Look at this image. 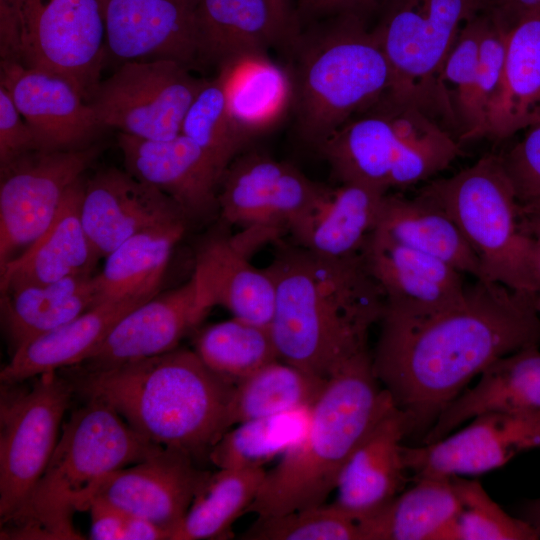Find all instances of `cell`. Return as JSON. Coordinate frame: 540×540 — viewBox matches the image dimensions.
<instances>
[{
	"mask_svg": "<svg viewBox=\"0 0 540 540\" xmlns=\"http://www.w3.org/2000/svg\"><path fill=\"white\" fill-rule=\"evenodd\" d=\"M535 296L475 279L460 301L432 314L412 318L383 310L372 366L395 405L409 415L412 433L426 435L495 360L540 345Z\"/></svg>",
	"mask_w": 540,
	"mask_h": 540,
	"instance_id": "obj_1",
	"label": "cell"
},
{
	"mask_svg": "<svg viewBox=\"0 0 540 540\" xmlns=\"http://www.w3.org/2000/svg\"><path fill=\"white\" fill-rule=\"evenodd\" d=\"M265 269L275 287L269 328L280 360L328 380L368 350L385 297L362 257L330 258L281 243Z\"/></svg>",
	"mask_w": 540,
	"mask_h": 540,
	"instance_id": "obj_2",
	"label": "cell"
},
{
	"mask_svg": "<svg viewBox=\"0 0 540 540\" xmlns=\"http://www.w3.org/2000/svg\"><path fill=\"white\" fill-rule=\"evenodd\" d=\"M65 377L86 398L109 404L146 440L207 454L229 428L236 384L207 367L193 350L167 353L107 368L71 366Z\"/></svg>",
	"mask_w": 540,
	"mask_h": 540,
	"instance_id": "obj_3",
	"label": "cell"
},
{
	"mask_svg": "<svg viewBox=\"0 0 540 540\" xmlns=\"http://www.w3.org/2000/svg\"><path fill=\"white\" fill-rule=\"evenodd\" d=\"M394 405L369 350L352 358L328 379L304 437L266 472L245 513L268 517L325 504L352 454Z\"/></svg>",
	"mask_w": 540,
	"mask_h": 540,
	"instance_id": "obj_4",
	"label": "cell"
},
{
	"mask_svg": "<svg viewBox=\"0 0 540 540\" xmlns=\"http://www.w3.org/2000/svg\"><path fill=\"white\" fill-rule=\"evenodd\" d=\"M87 400L63 425L24 506L1 525L2 539H82L73 514L88 510L102 480L163 448L136 432L109 404Z\"/></svg>",
	"mask_w": 540,
	"mask_h": 540,
	"instance_id": "obj_5",
	"label": "cell"
},
{
	"mask_svg": "<svg viewBox=\"0 0 540 540\" xmlns=\"http://www.w3.org/2000/svg\"><path fill=\"white\" fill-rule=\"evenodd\" d=\"M317 150L340 183L384 194L428 182L463 154L462 144L440 120L388 92Z\"/></svg>",
	"mask_w": 540,
	"mask_h": 540,
	"instance_id": "obj_6",
	"label": "cell"
},
{
	"mask_svg": "<svg viewBox=\"0 0 540 540\" xmlns=\"http://www.w3.org/2000/svg\"><path fill=\"white\" fill-rule=\"evenodd\" d=\"M291 82L299 134L318 149L390 90L392 73L373 28L359 13L342 12L307 42Z\"/></svg>",
	"mask_w": 540,
	"mask_h": 540,
	"instance_id": "obj_7",
	"label": "cell"
},
{
	"mask_svg": "<svg viewBox=\"0 0 540 540\" xmlns=\"http://www.w3.org/2000/svg\"><path fill=\"white\" fill-rule=\"evenodd\" d=\"M456 223L479 260V279L514 291L540 292L533 266L534 238L525 230L524 213L498 154L419 190Z\"/></svg>",
	"mask_w": 540,
	"mask_h": 540,
	"instance_id": "obj_8",
	"label": "cell"
},
{
	"mask_svg": "<svg viewBox=\"0 0 540 540\" xmlns=\"http://www.w3.org/2000/svg\"><path fill=\"white\" fill-rule=\"evenodd\" d=\"M0 52L66 78L89 103L108 52L101 0H0Z\"/></svg>",
	"mask_w": 540,
	"mask_h": 540,
	"instance_id": "obj_9",
	"label": "cell"
},
{
	"mask_svg": "<svg viewBox=\"0 0 540 540\" xmlns=\"http://www.w3.org/2000/svg\"><path fill=\"white\" fill-rule=\"evenodd\" d=\"M373 28L392 73L388 93L410 101L452 133L439 75L464 24L486 10V0H386Z\"/></svg>",
	"mask_w": 540,
	"mask_h": 540,
	"instance_id": "obj_10",
	"label": "cell"
},
{
	"mask_svg": "<svg viewBox=\"0 0 540 540\" xmlns=\"http://www.w3.org/2000/svg\"><path fill=\"white\" fill-rule=\"evenodd\" d=\"M33 379L28 387L22 382L1 383V525L20 511L42 476L74 392L58 371Z\"/></svg>",
	"mask_w": 540,
	"mask_h": 540,
	"instance_id": "obj_11",
	"label": "cell"
},
{
	"mask_svg": "<svg viewBox=\"0 0 540 540\" xmlns=\"http://www.w3.org/2000/svg\"><path fill=\"white\" fill-rule=\"evenodd\" d=\"M206 81L171 59L125 61L100 82L89 104L101 127L168 140L181 134L185 115Z\"/></svg>",
	"mask_w": 540,
	"mask_h": 540,
	"instance_id": "obj_12",
	"label": "cell"
},
{
	"mask_svg": "<svg viewBox=\"0 0 540 540\" xmlns=\"http://www.w3.org/2000/svg\"><path fill=\"white\" fill-rule=\"evenodd\" d=\"M321 188L288 163L248 153L236 157L221 177L218 214L241 228L235 237L253 253L288 233Z\"/></svg>",
	"mask_w": 540,
	"mask_h": 540,
	"instance_id": "obj_13",
	"label": "cell"
},
{
	"mask_svg": "<svg viewBox=\"0 0 540 540\" xmlns=\"http://www.w3.org/2000/svg\"><path fill=\"white\" fill-rule=\"evenodd\" d=\"M99 152L90 145L33 150L0 167V268L48 228L70 187Z\"/></svg>",
	"mask_w": 540,
	"mask_h": 540,
	"instance_id": "obj_14",
	"label": "cell"
},
{
	"mask_svg": "<svg viewBox=\"0 0 540 540\" xmlns=\"http://www.w3.org/2000/svg\"><path fill=\"white\" fill-rule=\"evenodd\" d=\"M540 448V411H489L463 429L420 446H403L412 480L489 472L518 454Z\"/></svg>",
	"mask_w": 540,
	"mask_h": 540,
	"instance_id": "obj_15",
	"label": "cell"
},
{
	"mask_svg": "<svg viewBox=\"0 0 540 540\" xmlns=\"http://www.w3.org/2000/svg\"><path fill=\"white\" fill-rule=\"evenodd\" d=\"M212 307L211 298L193 271L185 283L158 293L125 314L104 340L74 366L101 369L172 351Z\"/></svg>",
	"mask_w": 540,
	"mask_h": 540,
	"instance_id": "obj_16",
	"label": "cell"
},
{
	"mask_svg": "<svg viewBox=\"0 0 540 540\" xmlns=\"http://www.w3.org/2000/svg\"><path fill=\"white\" fill-rule=\"evenodd\" d=\"M193 459L184 451L163 447L108 475L98 485L91 502L102 501L148 520L163 529L170 540L211 476L199 470Z\"/></svg>",
	"mask_w": 540,
	"mask_h": 540,
	"instance_id": "obj_17",
	"label": "cell"
},
{
	"mask_svg": "<svg viewBox=\"0 0 540 540\" xmlns=\"http://www.w3.org/2000/svg\"><path fill=\"white\" fill-rule=\"evenodd\" d=\"M362 260L384 294V310L399 316L432 314L457 303L466 292L463 273L377 228L363 250Z\"/></svg>",
	"mask_w": 540,
	"mask_h": 540,
	"instance_id": "obj_18",
	"label": "cell"
},
{
	"mask_svg": "<svg viewBox=\"0 0 540 540\" xmlns=\"http://www.w3.org/2000/svg\"><path fill=\"white\" fill-rule=\"evenodd\" d=\"M81 218L94 249L104 258L137 233L189 223L171 197L116 168L99 171L85 181Z\"/></svg>",
	"mask_w": 540,
	"mask_h": 540,
	"instance_id": "obj_19",
	"label": "cell"
},
{
	"mask_svg": "<svg viewBox=\"0 0 540 540\" xmlns=\"http://www.w3.org/2000/svg\"><path fill=\"white\" fill-rule=\"evenodd\" d=\"M106 45L125 61L200 60L196 0H101Z\"/></svg>",
	"mask_w": 540,
	"mask_h": 540,
	"instance_id": "obj_20",
	"label": "cell"
},
{
	"mask_svg": "<svg viewBox=\"0 0 540 540\" xmlns=\"http://www.w3.org/2000/svg\"><path fill=\"white\" fill-rule=\"evenodd\" d=\"M0 85L30 127L38 150L87 147L102 128L91 105L60 75L1 60Z\"/></svg>",
	"mask_w": 540,
	"mask_h": 540,
	"instance_id": "obj_21",
	"label": "cell"
},
{
	"mask_svg": "<svg viewBox=\"0 0 540 540\" xmlns=\"http://www.w3.org/2000/svg\"><path fill=\"white\" fill-rule=\"evenodd\" d=\"M118 145L126 171L171 197L189 222L218 212L221 173L206 152L189 137L147 140L120 132Z\"/></svg>",
	"mask_w": 540,
	"mask_h": 540,
	"instance_id": "obj_22",
	"label": "cell"
},
{
	"mask_svg": "<svg viewBox=\"0 0 540 540\" xmlns=\"http://www.w3.org/2000/svg\"><path fill=\"white\" fill-rule=\"evenodd\" d=\"M410 433L409 415L394 405L350 457L332 504L357 523L387 506L412 480L402 452L403 440Z\"/></svg>",
	"mask_w": 540,
	"mask_h": 540,
	"instance_id": "obj_23",
	"label": "cell"
},
{
	"mask_svg": "<svg viewBox=\"0 0 540 540\" xmlns=\"http://www.w3.org/2000/svg\"><path fill=\"white\" fill-rule=\"evenodd\" d=\"M386 194L355 183L322 186L290 226L292 243L330 258L362 257L375 230Z\"/></svg>",
	"mask_w": 540,
	"mask_h": 540,
	"instance_id": "obj_24",
	"label": "cell"
},
{
	"mask_svg": "<svg viewBox=\"0 0 540 540\" xmlns=\"http://www.w3.org/2000/svg\"><path fill=\"white\" fill-rule=\"evenodd\" d=\"M85 180L74 183L48 228L20 255L0 268V292L93 273L101 258L82 223Z\"/></svg>",
	"mask_w": 540,
	"mask_h": 540,
	"instance_id": "obj_25",
	"label": "cell"
},
{
	"mask_svg": "<svg viewBox=\"0 0 540 540\" xmlns=\"http://www.w3.org/2000/svg\"><path fill=\"white\" fill-rule=\"evenodd\" d=\"M250 254L233 235L214 233L198 245L194 272L214 306L233 317L269 327L275 303V287L266 269L249 261Z\"/></svg>",
	"mask_w": 540,
	"mask_h": 540,
	"instance_id": "obj_26",
	"label": "cell"
},
{
	"mask_svg": "<svg viewBox=\"0 0 540 540\" xmlns=\"http://www.w3.org/2000/svg\"><path fill=\"white\" fill-rule=\"evenodd\" d=\"M489 411H540L539 345L519 349L485 368L478 383L441 412L422 444L437 441L460 424Z\"/></svg>",
	"mask_w": 540,
	"mask_h": 540,
	"instance_id": "obj_27",
	"label": "cell"
},
{
	"mask_svg": "<svg viewBox=\"0 0 540 540\" xmlns=\"http://www.w3.org/2000/svg\"><path fill=\"white\" fill-rule=\"evenodd\" d=\"M540 121V14L509 30L503 72L487 114L486 138L507 140Z\"/></svg>",
	"mask_w": 540,
	"mask_h": 540,
	"instance_id": "obj_28",
	"label": "cell"
},
{
	"mask_svg": "<svg viewBox=\"0 0 540 540\" xmlns=\"http://www.w3.org/2000/svg\"><path fill=\"white\" fill-rule=\"evenodd\" d=\"M145 301L98 304L72 321L24 344L2 368V384L26 381L82 362L129 311Z\"/></svg>",
	"mask_w": 540,
	"mask_h": 540,
	"instance_id": "obj_29",
	"label": "cell"
},
{
	"mask_svg": "<svg viewBox=\"0 0 540 540\" xmlns=\"http://www.w3.org/2000/svg\"><path fill=\"white\" fill-rule=\"evenodd\" d=\"M377 229L395 241L440 259L464 275L481 276L479 260L453 219L417 193L384 196Z\"/></svg>",
	"mask_w": 540,
	"mask_h": 540,
	"instance_id": "obj_30",
	"label": "cell"
},
{
	"mask_svg": "<svg viewBox=\"0 0 540 540\" xmlns=\"http://www.w3.org/2000/svg\"><path fill=\"white\" fill-rule=\"evenodd\" d=\"M94 274L1 291V323L12 354L96 306Z\"/></svg>",
	"mask_w": 540,
	"mask_h": 540,
	"instance_id": "obj_31",
	"label": "cell"
},
{
	"mask_svg": "<svg viewBox=\"0 0 540 540\" xmlns=\"http://www.w3.org/2000/svg\"><path fill=\"white\" fill-rule=\"evenodd\" d=\"M189 223L137 233L105 257L94 274L96 305L123 300L147 301L159 293L172 253Z\"/></svg>",
	"mask_w": 540,
	"mask_h": 540,
	"instance_id": "obj_32",
	"label": "cell"
},
{
	"mask_svg": "<svg viewBox=\"0 0 540 540\" xmlns=\"http://www.w3.org/2000/svg\"><path fill=\"white\" fill-rule=\"evenodd\" d=\"M414 481L378 513L357 523L360 540L448 539L460 509L453 476Z\"/></svg>",
	"mask_w": 540,
	"mask_h": 540,
	"instance_id": "obj_33",
	"label": "cell"
},
{
	"mask_svg": "<svg viewBox=\"0 0 540 540\" xmlns=\"http://www.w3.org/2000/svg\"><path fill=\"white\" fill-rule=\"evenodd\" d=\"M200 60L221 66L282 39L267 0H196Z\"/></svg>",
	"mask_w": 540,
	"mask_h": 540,
	"instance_id": "obj_34",
	"label": "cell"
},
{
	"mask_svg": "<svg viewBox=\"0 0 540 540\" xmlns=\"http://www.w3.org/2000/svg\"><path fill=\"white\" fill-rule=\"evenodd\" d=\"M230 114L249 141L269 129L292 104L291 77L265 54L246 55L220 67Z\"/></svg>",
	"mask_w": 540,
	"mask_h": 540,
	"instance_id": "obj_35",
	"label": "cell"
},
{
	"mask_svg": "<svg viewBox=\"0 0 540 540\" xmlns=\"http://www.w3.org/2000/svg\"><path fill=\"white\" fill-rule=\"evenodd\" d=\"M327 381L280 359L274 360L236 384L229 410L230 427L312 407Z\"/></svg>",
	"mask_w": 540,
	"mask_h": 540,
	"instance_id": "obj_36",
	"label": "cell"
},
{
	"mask_svg": "<svg viewBox=\"0 0 540 540\" xmlns=\"http://www.w3.org/2000/svg\"><path fill=\"white\" fill-rule=\"evenodd\" d=\"M265 475L264 468L219 469L196 496L170 540L223 538L253 502Z\"/></svg>",
	"mask_w": 540,
	"mask_h": 540,
	"instance_id": "obj_37",
	"label": "cell"
},
{
	"mask_svg": "<svg viewBox=\"0 0 540 540\" xmlns=\"http://www.w3.org/2000/svg\"><path fill=\"white\" fill-rule=\"evenodd\" d=\"M311 408L252 419L228 430L212 447L208 457L219 469L263 468L283 456L305 435Z\"/></svg>",
	"mask_w": 540,
	"mask_h": 540,
	"instance_id": "obj_38",
	"label": "cell"
},
{
	"mask_svg": "<svg viewBox=\"0 0 540 540\" xmlns=\"http://www.w3.org/2000/svg\"><path fill=\"white\" fill-rule=\"evenodd\" d=\"M194 351L207 367L235 384L279 359L269 327L236 317L199 331Z\"/></svg>",
	"mask_w": 540,
	"mask_h": 540,
	"instance_id": "obj_39",
	"label": "cell"
},
{
	"mask_svg": "<svg viewBox=\"0 0 540 540\" xmlns=\"http://www.w3.org/2000/svg\"><path fill=\"white\" fill-rule=\"evenodd\" d=\"M486 18V11H482L464 24L439 75L440 95L453 133L462 145L480 139L474 102Z\"/></svg>",
	"mask_w": 540,
	"mask_h": 540,
	"instance_id": "obj_40",
	"label": "cell"
},
{
	"mask_svg": "<svg viewBox=\"0 0 540 540\" xmlns=\"http://www.w3.org/2000/svg\"><path fill=\"white\" fill-rule=\"evenodd\" d=\"M181 134L206 152L221 175L248 142L230 114L220 75L200 89L185 115Z\"/></svg>",
	"mask_w": 540,
	"mask_h": 540,
	"instance_id": "obj_41",
	"label": "cell"
},
{
	"mask_svg": "<svg viewBox=\"0 0 540 540\" xmlns=\"http://www.w3.org/2000/svg\"><path fill=\"white\" fill-rule=\"evenodd\" d=\"M460 509L448 533L456 540H538L533 527L506 513L474 480L453 476Z\"/></svg>",
	"mask_w": 540,
	"mask_h": 540,
	"instance_id": "obj_42",
	"label": "cell"
},
{
	"mask_svg": "<svg viewBox=\"0 0 540 540\" xmlns=\"http://www.w3.org/2000/svg\"><path fill=\"white\" fill-rule=\"evenodd\" d=\"M245 540H360L356 521L332 503L258 517L241 535Z\"/></svg>",
	"mask_w": 540,
	"mask_h": 540,
	"instance_id": "obj_43",
	"label": "cell"
},
{
	"mask_svg": "<svg viewBox=\"0 0 540 540\" xmlns=\"http://www.w3.org/2000/svg\"><path fill=\"white\" fill-rule=\"evenodd\" d=\"M520 133L498 157L526 214L540 204V121Z\"/></svg>",
	"mask_w": 540,
	"mask_h": 540,
	"instance_id": "obj_44",
	"label": "cell"
},
{
	"mask_svg": "<svg viewBox=\"0 0 540 540\" xmlns=\"http://www.w3.org/2000/svg\"><path fill=\"white\" fill-rule=\"evenodd\" d=\"M486 13V23L479 47L474 102L480 138H486L488 109L500 84L509 32L487 11Z\"/></svg>",
	"mask_w": 540,
	"mask_h": 540,
	"instance_id": "obj_45",
	"label": "cell"
},
{
	"mask_svg": "<svg viewBox=\"0 0 540 540\" xmlns=\"http://www.w3.org/2000/svg\"><path fill=\"white\" fill-rule=\"evenodd\" d=\"M33 150L38 146L30 127L0 85V167Z\"/></svg>",
	"mask_w": 540,
	"mask_h": 540,
	"instance_id": "obj_46",
	"label": "cell"
},
{
	"mask_svg": "<svg viewBox=\"0 0 540 540\" xmlns=\"http://www.w3.org/2000/svg\"><path fill=\"white\" fill-rule=\"evenodd\" d=\"M90 539L126 540L130 514L102 501H92Z\"/></svg>",
	"mask_w": 540,
	"mask_h": 540,
	"instance_id": "obj_47",
	"label": "cell"
},
{
	"mask_svg": "<svg viewBox=\"0 0 540 540\" xmlns=\"http://www.w3.org/2000/svg\"><path fill=\"white\" fill-rule=\"evenodd\" d=\"M505 29L540 14V0H486V10Z\"/></svg>",
	"mask_w": 540,
	"mask_h": 540,
	"instance_id": "obj_48",
	"label": "cell"
},
{
	"mask_svg": "<svg viewBox=\"0 0 540 540\" xmlns=\"http://www.w3.org/2000/svg\"><path fill=\"white\" fill-rule=\"evenodd\" d=\"M267 2L282 39H294L295 19L290 0H267Z\"/></svg>",
	"mask_w": 540,
	"mask_h": 540,
	"instance_id": "obj_49",
	"label": "cell"
},
{
	"mask_svg": "<svg viewBox=\"0 0 540 540\" xmlns=\"http://www.w3.org/2000/svg\"><path fill=\"white\" fill-rule=\"evenodd\" d=\"M386 0H316L313 8L336 10L340 12H356L373 4H383Z\"/></svg>",
	"mask_w": 540,
	"mask_h": 540,
	"instance_id": "obj_50",
	"label": "cell"
},
{
	"mask_svg": "<svg viewBox=\"0 0 540 540\" xmlns=\"http://www.w3.org/2000/svg\"><path fill=\"white\" fill-rule=\"evenodd\" d=\"M521 518L533 527L540 539V498L530 500L524 505Z\"/></svg>",
	"mask_w": 540,
	"mask_h": 540,
	"instance_id": "obj_51",
	"label": "cell"
},
{
	"mask_svg": "<svg viewBox=\"0 0 540 540\" xmlns=\"http://www.w3.org/2000/svg\"><path fill=\"white\" fill-rule=\"evenodd\" d=\"M525 230L534 238H540V215H524Z\"/></svg>",
	"mask_w": 540,
	"mask_h": 540,
	"instance_id": "obj_52",
	"label": "cell"
},
{
	"mask_svg": "<svg viewBox=\"0 0 540 540\" xmlns=\"http://www.w3.org/2000/svg\"><path fill=\"white\" fill-rule=\"evenodd\" d=\"M533 266L536 277L540 283V238H534Z\"/></svg>",
	"mask_w": 540,
	"mask_h": 540,
	"instance_id": "obj_53",
	"label": "cell"
},
{
	"mask_svg": "<svg viewBox=\"0 0 540 540\" xmlns=\"http://www.w3.org/2000/svg\"><path fill=\"white\" fill-rule=\"evenodd\" d=\"M535 308L540 316V292H538L535 296Z\"/></svg>",
	"mask_w": 540,
	"mask_h": 540,
	"instance_id": "obj_54",
	"label": "cell"
},
{
	"mask_svg": "<svg viewBox=\"0 0 540 540\" xmlns=\"http://www.w3.org/2000/svg\"><path fill=\"white\" fill-rule=\"evenodd\" d=\"M524 215H540V204Z\"/></svg>",
	"mask_w": 540,
	"mask_h": 540,
	"instance_id": "obj_55",
	"label": "cell"
},
{
	"mask_svg": "<svg viewBox=\"0 0 540 540\" xmlns=\"http://www.w3.org/2000/svg\"><path fill=\"white\" fill-rule=\"evenodd\" d=\"M303 1H305L309 6L312 7L316 0H303Z\"/></svg>",
	"mask_w": 540,
	"mask_h": 540,
	"instance_id": "obj_56",
	"label": "cell"
}]
</instances>
